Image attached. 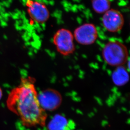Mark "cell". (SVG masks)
<instances>
[{
  "mask_svg": "<svg viewBox=\"0 0 130 130\" xmlns=\"http://www.w3.org/2000/svg\"><path fill=\"white\" fill-rule=\"evenodd\" d=\"M33 77H22L20 85L9 94L6 104L11 111L18 116L27 128L43 127L47 114L41 107Z\"/></svg>",
  "mask_w": 130,
  "mask_h": 130,
  "instance_id": "6da1fadb",
  "label": "cell"
},
{
  "mask_svg": "<svg viewBox=\"0 0 130 130\" xmlns=\"http://www.w3.org/2000/svg\"><path fill=\"white\" fill-rule=\"evenodd\" d=\"M102 56L107 64L111 66H123L129 59L128 48L119 41H109L104 45Z\"/></svg>",
  "mask_w": 130,
  "mask_h": 130,
  "instance_id": "7a4b0ae2",
  "label": "cell"
},
{
  "mask_svg": "<svg viewBox=\"0 0 130 130\" xmlns=\"http://www.w3.org/2000/svg\"><path fill=\"white\" fill-rule=\"evenodd\" d=\"M73 35L69 29H58L53 36V43L57 51L61 55L68 56L75 51Z\"/></svg>",
  "mask_w": 130,
  "mask_h": 130,
  "instance_id": "3957f363",
  "label": "cell"
},
{
  "mask_svg": "<svg viewBox=\"0 0 130 130\" xmlns=\"http://www.w3.org/2000/svg\"><path fill=\"white\" fill-rule=\"evenodd\" d=\"M73 36L79 44L91 45L96 42L98 32L94 24L87 23L77 27L74 32Z\"/></svg>",
  "mask_w": 130,
  "mask_h": 130,
  "instance_id": "277c9868",
  "label": "cell"
},
{
  "mask_svg": "<svg viewBox=\"0 0 130 130\" xmlns=\"http://www.w3.org/2000/svg\"><path fill=\"white\" fill-rule=\"evenodd\" d=\"M26 6L29 17L37 23H44L49 19V10L43 3L34 0H27Z\"/></svg>",
  "mask_w": 130,
  "mask_h": 130,
  "instance_id": "5b68a950",
  "label": "cell"
},
{
  "mask_svg": "<svg viewBox=\"0 0 130 130\" xmlns=\"http://www.w3.org/2000/svg\"><path fill=\"white\" fill-rule=\"evenodd\" d=\"M102 22L107 31L117 32L121 30L124 26V17L118 10L110 9L103 14Z\"/></svg>",
  "mask_w": 130,
  "mask_h": 130,
  "instance_id": "8992f818",
  "label": "cell"
},
{
  "mask_svg": "<svg viewBox=\"0 0 130 130\" xmlns=\"http://www.w3.org/2000/svg\"><path fill=\"white\" fill-rule=\"evenodd\" d=\"M38 99L41 107L44 110L52 111L60 106L62 102V97L57 91L48 89L40 92Z\"/></svg>",
  "mask_w": 130,
  "mask_h": 130,
  "instance_id": "52a82bcc",
  "label": "cell"
},
{
  "mask_svg": "<svg viewBox=\"0 0 130 130\" xmlns=\"http://www.w3.org/2000/svg\"><path fill=\"white\" fill-rule=\"evenodd\" d=\"M112 77L114 83L119 86L125 84L129 80L128 71L123 65L117 67L112 74Z\"/></svg>",
  "mask_w": 130,
  "mask_h": 130,
  "instance_id": "ba28073f",
  "label": "cell"
},
{
  "mask_svg": "<svg viewBox=\"0 0 130 130\" xmlns=\"http://www.w3.org/2000/svg\"><path fill=\"white\" fill-rule=\"evenodd\" d=\"M68 126L67 119L61 115H57L49 122L48 128L49 130H66Z\"/></svg>",
  "mask_w": 130,
  "mask_h": 130,
  "instance_id": "9c48e42d",
  "label": "cell"
},
{
  "mask_svg": "<svg viewBox=\"0 0 130 130\" xmlns=\"http://www.w3.org/2000/svg\"><path fill=\"white\" fill-rule=\"evenodd\" d=\"M91 5L93 11L97 14H104L110 9L109 0H92Z\"/></svg>",
  "mask_w": 130,
  "mask_h": 130,
  "instance_id": "30bf717a",
  "label": "cell"
},
{
  "mask_svg": "<svg viewBox=\"0 0 130 130\" xmlns=\"http://www.w3.org/2000/svg\"><path fill=\"white\" fill-rule=\"evenodd\" d=\"M2 89H1V87H0V100H1V98H2Z\"/></svg>",
  "mask_w": 130,
  "mask_h": 130,
  "instance_id": "8fae6325",
  "label": "cell"
}]
</instances>
